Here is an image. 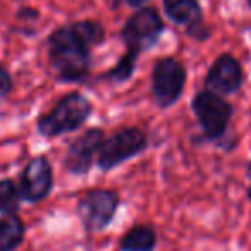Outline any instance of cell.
Instances as JSON below:
<instances>
[{
  "instance_id": "obj_1",
  "label": "cell",
  "mask_w": 251,
  "mask_h": 251,
  "mask_svg": "<svg viewBox=\"0 0 251 251\" xmlns=\"http://www.w3.org/2000/svg\"><path fill=\"white\" fill-rule=\"evenodd\" d=\"M49 57L57 77L66 83L81 81L90 69V47L71 28L57 29L49 40Z\"/></svg>"
},
{
  "instance_id": "obj_2",
  "label": "cell",
  "mask_w": 251,
  "mask_h": 251,
  "mask_svg": "<svg viewBox=\"0 0 251 251\" xmlns=\"http://www.w3.org/2000/svg\"><path fill=\"white\" fill-rule=\"evenodd\" d=\"M91 114V103L86 97L79 93H69L60 98L59 103L42 115L38 121V131L43 136H59L77 129L86 122Z\"/></svg>"
},
{
  "instance_id": "obj_3",
  "label": "cell",
  "mask_w": 251,
  "mask_h": 251,
  "mask_svg": "<svg viewBox=\"0 0 251 251\" xmlns=\"http://www.w3.org/2000/svg\"><path fill=\"white\" fill-rule=\"evenodd\" d=\"M147 147V138L136 127L121 129L119 133L112 134L108 140H103L100 150H98V167L101 171L121 165L127 158H133Z\"/></svg>"
},
{
  "instance_id": "obj_4",
  "label": "cell",
  "mask_w": 251,
  "mask_h": 251,
  "mask_svg": "<svg viewBox=\"0 0 251 251\" xmlns=\"http://www.w3.org/2000/svg\"><path fill=\"white\" fill-rule=\"evenodd\" d=\"M193 110L208 138L222 136L232 115V107L220 95L212 91H203L196 95L193 100Z\"/></svg>"
},
{
  "instance_id": "obj_5",
  "label": "cell",
  "mask_w": 251,
  "mask_h": 251,
  "mask_svg": "<svg viewBox=\"0 0 251 251\" xmlns=\"http://www.w3.org/2000/svg\"><path fill=\"white\" fill-rule=\"evenodd\" d=\"M186 81L184 67L176 59H162L155 64L151 76L153 98L160 107L172 105L182 93Z\"/></svg>"
},
{
  "instance_id": "obj_6",
  "label": "cell",
  "mask_w": 251,
  "mask_h": 251,
  "mask_svg": "<svg viewBox=\"0 0 251 251\" xmlns=\"http://www.w3.org/2000/svg\"><path fill=\"white\" fill-rule=\"evenodd\" d=\"M117 205L115 193L108 189H91L79 201L77 212L88 230H101L114 219Z\"/></svg>"
},
{
  "instance_id": "obj_7",
  "label": "cell",
  "mask_w": 251,
  "mask_h": 251,
  "mask_svg": "<svg viewBox=\"0 0 251 251\" xmlns=\"http://www.w3.org/2000/svg\"><path fill=\"white\" fill-rule=\"evenodd\" d=\"M162 19L153 9H143L136 12L133 18L127 21L122 36L127 45V50L140 53L141 50H147L155 45L162 33Z\"/></svg>"
},
{
  "instance_id": "obj_8",
  "label": "cell",
  "mask_w": 251,
  "mask_h": 251,
  "mask_svg": "<svg viewBox=\"0 0 251 251\" xmlns=\"http://www.w3.org/2000/svg\"><path fill=\"white\" fill-rule=\"evenodd\" d=\"M53 186L50 162L45 157H36L25 167L19 182V193L26 201H42L49 196Z\"/></svg>"
},
{
  "instance_id": "obj_9",
  "label": "cell",
  "mask_w": 251,
  "mask_h": 251,
  "mask_svg": "<svg viewBox=\"0 0 251 251\" xmlns=\"http://www.w3.org/2000/svg\"><path fill=\"white\" fill-rule=\"evenodd\" d=\"M101 143H103V133L100 129H90L81 134L74 143H71L66 153L64 165L73 174H86L93 164L95 155H98Z\"/></svg>"
},
{
  "instance_id": "obj_10",
  "label": "cell",
  "mask_w": 251,
  "mask_h": 251,
  "mask_svg": "<svg viewBox=\"0 0 251 251\" xmlns=\"http://www.w3.org/2000/svg\"><path fill=\"white\" fill-rule=\"evenodd\" d=\"M243 83V69L230 55H222L215 60L206 74L205 86L217 95H230L239 90Z\"/></svg>"
},
{
  "instance_id": "obj_11",
  "label": "cell",
  "mask_w": 251,
  "mask_h": 251,
  "mask_svg": "<svg viewBox=\"0 0 251 251\" xmlns=\"http://www.w3.org/2000/svg\"><path fill=\"white\" fill-rule=\"evenodd\" d=\"M25 237V226L18 215L0 219V251H14Z\"/></svg>"
},
{
  "instance_id": "obj_12",
  "label": "cell",
  "mask_w": 251,
  "mask_h": 251,
  "mask_svg": "<svg viewBox=\"0 0 251 251\" xmlns=\"http://www.w3.org/2000/svg\"><path fill=\"white\" fill-rule=\"evenodd\" d=\"M157 244L155 230L148 226H136L126 234L121 243L122 251H151Z\"/></svg>"
},
{
  "instance_id": "obj_13",
  "label": "cell",
  "mask_w": 251,
  "mask_h": 251,
  "mask_svg": "<svg viewBox=\"0 0 251 251\" xmlns=\"http://www.w3.org/2000/svg\"><path fill=\"white\" fill-rule=\"evenodd\" d=\"M167 16L179 25H191L200 18V5L196 0H164Z\"/></svg>"
},
{
  "instance_id": "obj_14",
  "label": "cell",
  "mask_w": 251,
  "mask_h": 251,
  "mask_svg": "<svg viewBox=\"0 0 251 251\" xmlns=\"http://www.w3.org/2000/svg\"><path fill=\"white\" fill-rule=\"evenodd\" d=\"M19 203H21V193L14 181L2 179L0 181V213L14 215L19 210Z\"/></svg>"
},
{
  "instance_id": "obj_15",
  "label": "cell",
  "mask_w": 251,
  "mask_h": 251,
  "mask_svg": "<svg viewBox=\"0 0 251 251\" xmlns=\"http://www.w3.org/2000/svg\"><path fill=\"white\" fill-rule=\"evenodd\" d=\"M73 29L76 31V35L86 43L88 47L97 45L103 40V28H101L98 23H91V21H83L77 23L73 26Z\"/></svg>"
},
{
  "instance_id": "obj_16",
  "label": "cell",
  "mask_w": 251,
  "mask_h": 251,
  "mask_svg": "<svg viewBox=\"0 0 251 251\" xmlns=\"http://www.w3.org/2000/svg\"><path fill=\"white\" fill-rule=\"evenodd\" d=\"M136 57L138 53L133 52V50H127L126 55L121 59V62L114 67V69L108 73V76L115 81H126L127 77H131L133 74V69H134V62H136Z\"/></svg>"
},
{
  "instance_id": "obj_17",
  "label": "cell",
  "mask_w": 251,
  "mask_h": 251,
  "mask_svg": "<svg viewBox=\"0 0 251 251\" xmlns=\"http://www.w3.org/2000/svg\"><path fill=\"white\" fill-rule=\"evenodd\" d=\"M12 90V79L9 76V73L4 69V67H0V101L4 100Z\"/></svg>"
},
{
  "instance_id": "obj_18",
  "label": "cell",
  "mask_w": 251,
  "mask_h": 251,
  "mask_svg": "<svg viewBox=\"0 0 251 251\" xmlns=\"http://www.w3.org/2000/svg\"><path fill=\"white\" fill-rule=\"evenodd\" d=\"M127 2H129L131 5H141L143 2H147V0H127Z\"/></svg>"
},
{
  "instance_id": "obj_19",
  "label": "cell",
  "mask_w": 251,
  "mask_h": 251,
  "mask_svg": "<svg viewBox=\"0 0 251 251\" xmlns=\"http://www.w3.org/2000/svg\"><path fill=\"white\" fill-rule=\"evenodd\" d=\"M248 176L251 177V162H250V167H248Z\"/></svg>"
},
{
  "instance_id": "obj_20",
  "label": "cell",
  "mask_w": 251,
  "mask_h": 251,
  "mask_svg": "<svg viewBox=\"0 0 251 251\" xmlns=\"http://www.w3.org/2000/svg\"><path fill=\"white\" fill-rule=\"evenodd\" d=\"M250 200H251V189H250Z\"/></svg>"
},
{
  "instance_id": "obj_21",
  "label": "cell",
  "mask_w": 251,
  "mask_h": 251,
  "mask_svg": "<svg viewBox=\"0 0 251 251\" xmlns=\"http://www.w3.org/2000/svg\"><path fill=\"white\" fill-rule=\"evenodd\" d=\"M250 4H251V0H250Z\"/></svg>"
}]
</instances>
